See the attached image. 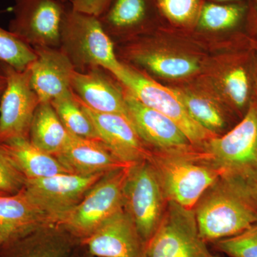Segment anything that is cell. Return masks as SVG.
Masks as SVG:
<instances>
[{"label":"cell","mask_w":257,"mask_h":257,"mask_svg":"<svg viewBox=\"0 0 257 257\" xmlns=\"http://www.w3.org/2000/svg\"><path fill=\"white\" fill-rule=\"evenodd\" d=\"M192 210L207 243L239 234L257 224V183L221 175Z\"/></svg>","instance_id":"6da1fadb"},{"label":"cell","mask_w":257,"mask_h":257,"mask_svg":"<svg viewBox=\"0 0 257 257\" xmlns=\"http://www.w3.org/2000/svg\"><path fill=\"white\" fill-rule=\"evenodd\" d=\"M148 160L167 201L187 209H194L203 194L221 176L215 165L195 146L177 151L150 150Z\"/></svg>","instance_id":"7a4b0ae2"},{"label":"cell","mask_w":257,"mask_h":257,"mask_svg":"<svg viewBox=\"0 0 257 257\" xmlns=\"http://www.w3.org/2000/svg\"><path fill=\"white\" fill-rule=\"evenodd\" d=\"M60 48L77 72L103 67L118 79L124 69L99 18L75 11L69 3L61 27Z\"/></svg>","instance_id":"3957f363"},{"label":"cell","mask_w":257,"mask_h":257,"mask_svg":"<svg viewBox=\"0 0 257 257\" xmlns=\"http://www.w3.org/2000/svg\"><path fill=\"white\" fill-rule=\"evenodd\" d=\"M220 172L257 183V101L234 127L198 147Z\"/></svg>","instance_id":"277c9868"},{"label":"cell","mask_w":257,"mask_h":257,"mask_svg":"<svg viewBox=\"0 0 257 257\" xmlns=\"http://www.w3.org/2000/svg\"><path fill=\"white\" fill-rule=\"evenodd\" d=\"M168 203L150 161L128 166L123 188V209L145 243L160 226Z\"/></svg>","instance_id":"5b68a950"},{"label":"cell","mask_w":257,"mask_h":257,"mask_svg":"<svg viewBox=\"0 0 257 257\" xmlns=\"http://www.w3.org/2000/svg\"><path fill=\"white\" fill-rule=\"evenodd\" d=\"M128 166L104 174L58 225L81 241L123 209V188Z\"/></svg>","instance_id":"8992f818"},{"label":"cell","mask_w":257,"mask_h":257,"mask_svg":"<svg viewBox=\"0 0 257 257\" xmlns=\"http://www.w3.org/2000/svg\"><path fill=\"white\" fill-rule=\"evenodd\" d=\"M118 80L145 105L175 121L194 146H202L215 137L191 117L172 88L165 87L145 72L126 64Z\"/></svg>","instance_id":"52a82bcc"},{"label":"cell","mask_w":257,"mask_h":257,"mask_svg":"<svg viewBox=\"0 0 257 257\" xmlns=\"http://www.w3.org/2000/svg\"><path fill=\"white\" fill-rule=\"evenodd\" d=\"M142 257H215L202 239L194 211L169 202L163 219L145 243Z\"/></svg>","instance_id":"ba28073f"},{"label":"cell","mask_w":257,"mask_h":257,"mask_svg":"<svg viewBox=\"0 0 257 257\" xmlns=\"http://www.w3.org/2000/svg\"><path fill=\"white\" fill-rule=\"evenodd\" d=\"M115 50L122 63L162 78H190L204 69V62L199 56L175 49L160 48L149 35L121 43Z\"/></svg>","instance_id":"9c48e42d"},{"label":"cell","mask_w":257,"mask_h":257,"mask_svg":"<svg viewBox=\"0 0 257 257\" xmlns=\"http://www.w3.org/2000/svg\"><path fill=\"white\" fill-rule=\"evenodd\" d=\"M61 0H15L8 30L32 47H60L62 20L68 7Z\"/></svg>","instance_id":"30bf717a"},{"label":"cell","mask_w":257,"mask_h":257,"mask_svg":"<svg viewBox=\"0 0 257 257\" xmlns=\"http://www.w3.org/2000/svg\"><path fill=\"white\" fill-rule=\"evenodd\" d=\"M8 82L0 100V143L29 140L40 99L32 88L30 67L18 71L5 65Z\"/></svg>","instance_id":"8fae6325"},{"label":"cell","mask_w":257,"mask_h":257,"mask_svg":"<svg viewBox=\"0 0 257 257\" xmlns=\"http://www.w3.org/2000/svg\"><path fill=\"white\" fill-rule=\"evenodd\" d=\"M256 52L252 40L233 47L219 60V77L212 86L240 119L254 99Z\"/></svg>","instance_id":"7c38bea8"},{"label":"cell","mask_w":257,"mask_h":257,"mask_svg":"<svg viewBox=\"0 0 257 257\" xmlns=\"http://www.w3.org/2000/svg\"><path fill=\"white\" fill-rule=\"evenodd\" d=\"M103 175L69 173L27 179L24 190L54 224H59Z\"/></svg>","instance_id":"4fadbf2b"},{"label":"cell","mask_w":257,"mask_h":257,"mask_svg":"<svg viewBox=\"0 0 257 257\" xmlns=\"http://www.w3.org/2000/svg\"><path fill=\"white\" fill-rule=\"evenodd\" d=\"M124 90L128 117L151 151H177L194 147L175 121L145 105L125 88Z\"/></svg>","instance_id":"5bb4252c"},{"label":"cell","mask_w":257,"mask_h":257,"mask_svg":"<svg viewBox=\"0 0 257 257\" xmlns=\"http://www.w3.org/2000/svg\"><path fill=\"white\" fill-rule=\"evenodd\" d=\"M81 241L94 257H142L145 246L136 225L124 209L109 216Z\"/></svg>","instance_id":"9a60e30c"},{"label":"cell","mask_w":257,"mask_h":257,"mask_svg":"<svg viewBox=\"0 0 257 257\" xmlns=\"http://www.w3.org/2000/svg\"><path fill=\"white\" fill-rule=\"evenodd\" d=\"M71 89L83 105L91 110L128 117L124 86L103 67H94L84 72L74 70Z\"/></svg>","instance_id":"2e32d148"},{"label":"cell","mask_w":257,"mask_h":257,"mask_svg":"<svg viewBox=\"0 0 257 257\" xmlns=\"http://www.w3.org/2000/svg\"><path fill=\"white\" fill-rule=\"evenodd\" d=\"M99 18L101 26L113 42L124 43L146 36L160 23L155 0H112Z\"/></svg>","instance_id":"e0dca14e"},{"label":"cell","mask_w":257,"mask_h":257,"mask_svg":"<svg viewBox=\"0 0 257 257\" xmlns=\"http://www.w3.org/2000/svg\"><path fill=\"white\" fill-rule=\"evenodd\" d=\"M82 106L94 123L99 140L120 162L131 165L148 160L150 150L130 118L119 114L96 112Z\"/></svg>","instance_id":"ac0fdd59"},{"label":"cell","mask_w":257,"mask_h":257,"mask_svg":"<svg viewBox=\"0 0 257 257\" xmlns=\"http://www.w3.org/2000/svg\"><path fill=\"white\" fill-rule=\"evenodd\" d=\"M189 114L197 124L215 137L227 133L240 121L214 88L206 85L172 88Z\"/></svg>","instance_id":"d6986e66"},{"label":"cell","mask_w":257,"mask_h":257,"mask_svg":"<svg viewBox=\"0 0 257 257\" xmlns=\"http://www.w3.org/2000/svg\"><path fill=\"white\" fill-rule=\"evenodd\" d=\"M34 49L37 57L30 66L32 88L40 103H51L72 90L71 79L75 69L60 47H37Z\"/></svg>","instance_id":"ffe728a7"},{"label":"cell","mask_w":257,"mask_h":257,"mask_svg":"<svg viewBox=\"0 0 257 257\" xmlns=\"http://www.w3.org/2000/svg\"><path fill=\"white\" fill-rule=\"evenodd\" d=\"M77 240L60 225H47L0 245L2 257H69Z\"/></svg>","instance_id":"44dd1931"},{"label":"cell","mask_w":257,"mask_h":257,"mask_svg":"<svg viewBox=\"0 0 257 257\" xmlns=\"http://www.w3.org/2000/svg\"><path fill=\"white\" fill-rule=\"evenodd\" d=\"M55 157L71 174L82 176L104 175L128 166L120 162L99 140L72 135Z\"/></svg>","instance_id":"7402d4cb"},{"label":"cell","mask_w":257,"mask_h":257,"mask_svg":"<svg viewBox=\"0 0 257 257\" xmlns=\"http://www.w3.org/2000/svg\"><path fill=\"white\" fill-rule=\"evenodd\" d=\"M54 224L25 192L0 194V245L47 225Z\"/></svg>","instance_id":"603a6c76"},{"label":"cell","mask_w":257,"mask_h":257,"mask_svg":"<svg viewBox=\"0 0 257 257\" xmlns=\"http://www.w3.org/2000/svg\"><path fill=\"white\" fill-rule=\"evenodd\" d=\"M251 20L249 0L230 3L205 1L195 28L202 32L231 34L234 37H251Z\"/></svg>","instance_id":"cb8c5ba5"},{"label":"cell","mask_w":257,"mask_h":257,"mask_svg":"<svg viewBox=\"0 0 257 257\" xmlns=\"http://www.w3.org/2000/svg\"><path fill=\"white\" fill-rule=\"evenodd\" d=\"M70 136L51 103H40L30 126V143L42 151L55 157L68 143Z\"/></svg>","instance_id":"d4e9b609"},{"label":"cell","mask_w":257,"mask_h":257,"mask_svg":"<svg viewBox=\"0 0 257 257\" xmlns=\"http://www.w3.org/2000/svg\"><path fill=\"white\" fill-rule=\"evenodd\" d=\"M3 145L27 179L70 173L55 156L34 146L29 140H13Z\"/></svg>","instance_id":"484cf974"},{"label":"cell","mask_w":257,"mask_h":257,"mask_svg":"<svg viewBox=\"0 0 257 257\" xmlns=\"http://www.w3.org/2000/svg\"><path fill=\"white\" fill-rule=\"evenodd\" d=\"M51 104L70 135L81 138L99 140L94 123L72 90L57 98Z\"/></svg>","instance_id":"4316f807"},{"label":"cell","mask_w":257,"mask_h":257,"mask_svg":"<svg viewBox=\"0 0 257 257\" xmlns=\"http://www.w3.org/2000/svg\"><path fill=\"white\" fill-rule=\"evenodd\" d=\"M206 0H155L160 18L177 28H195Z\"/></svg>","instance_id":"83f0119b"},{"label":"cell","mask_w":257,"mask_h":257,"mask_svg":"<svg viewBox=\"0 0 257 257\" xmlns=\"http://www.w3.org/2000/svg\"><path fill=\"white\" fill-rule=\"evenodd\" d=\"M37 57L33 47L9 30L0 27V63L24 71L36 60Z\"/></svg>","instance_id":"f1b7e54d"},{"label":"cell","mask_w":257,"mask_h":257,"mask_svg":"<svg viewBox=\"0 0 257 257\" xmlns=\"http://www.w3.org/2000/svg\"><path fill=\"white\" fill-rule=\"evenodd\" d=\"M212 245L216 251L229 257H257V224Z\"/></svg>","instance_id":"f546056e"},{"label":"cell","mask_w":257,"mask_h":257,"mask_svg":"<svg viewBox=\"0 0 257 257\" xmlns=\"http://www.w3.org/2000/svg\"><path fill=\"white\" fill-rule=\"evenodd\" d=\"M26 180L4 145L0 143V192L17 194L23 190Z\"/></svg>","instance_id":"4dcf8cb0"},{"label":"cell","mask_w":257,"mask_h":257,"mask_svg":"<svg viewBox=\"0 0 257 257\" xmlns=\"http://www.w3.org/2000/svg\"><path fill=\"white\" fill-rule=\"evenodd\" d=\"M112 0H70L72 9L79 13L99 18L105 13Z\"/></svg>","instance_id":"1f68e13d"},{"label":"cell","mask_w":257,"mask_h":257,"mask_svg":"<svg viewBox=\"0 0 257 257\" xmlns=\"http://www.w3.org/2000/svg\"><path fill=\"white\" fill-rule=\"evenodd\" d=\"M7 82H8V75H7L5 64L0 63V100L6 88Z\"/></svg>","instance_id":"d6a6232c"},{"label":"cell","mask_w":257,"mask_h":257,"mask_svg":"<svg viewBox=\"0 0 257 257\" xmlns=\"http://www.w3.org/2000/svg\"><path fill=\"white\" fill-rule=\"evenodd\" d=\"M250 36L253 42L255 47L257 49V23H255L253 19L252 23H251V32H250Z\"/></svg>","instance_id":"836d02e7"},{"label":"cell","mask_w":257,"mask_h":257,"mask_svg":"<svg viewBox=\"0 0 257 257\" xmlns=\"http://www.w3.org/2000/svg\"><path fill=\"white\" fill-rule=\"evenodd\" d=\"M249 2L252 10L253 20L257 23V0H249Z\"/></svg>","instance_id":"e575fe53"},{"label":"cell","mask_w":257,"mask_h":257,"mask_svg":"<svg viewBox=\"0 0 257 257\" xmlns=\"http://www.w3.org/2000/svg\"><path fill=\"white\" fill-rule=\"evenodd\" d=\"M256 58H255L254 69V98L257 101V49L256 48Z\"/></svg>","instance_id":"d590c367"},{"label":"cell","mask_w":257,"mask_h":257,"mask_svg":"<svg viewBox=\"0 0 257 257\" xmlns=\"http://www.w3.org/2000/svg\"><path fill=\"white\" fill-rule=\"evenodd\" d=\"M206 1L218 3H239V2L248 1V0H206Z\"/></svg>","instance_id":"8d00e7d4"},{"label":"cell","mask_w":257,"mask_h":257,"mask_svg":"<svg viewBox=\"0 0 257 257\" xmlns=\"http://www.w3.org/2000/svg\"><path fill=\"white\" fill-rule=\"evenodd\" d=\"M61 1L63 2V3H69V2H70V0H61Z\"/></svg>","instance_id":"74e56055"},{"label":"cell","mask_w":257,"mask_h":257,"mask_svg":"<svg viewBox=\"0 0 257 257\" xmlns=\"http://www.w3.org/2000/svg\"><path fill=\"white\" fill-rule=\"evenodd\" d=\"M215 257H221L220 256H219V255L215 254Z\"/></svg>","instance_id":"f35d334b"},{"label":"cell","mask_w":257,"mask_h":257,"mask_svg":"<svg viewBox=\"0 0 257 257\" xmlns=\"http://www.w3.org/2000/svg\"><path fill=\"white\" fill-rule=\"evenodd\" d=\"M0 194H3V193L0 192Z\"/></svg>","instance_id":"ab89813d"},{"label":"cell","mask_w":257,"mask_h":257,"mask_svg":"<svg viewBox=\"0 0 257 257\" xmlns=\"http://www.w3.org/2000/svg\"><path fill=\"white\" fill-rule=\"evenodd\" d=\"M92 257H94V256H92Z\"/></svg>","instance_id":"60d3db41"}]
</instances>
